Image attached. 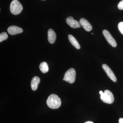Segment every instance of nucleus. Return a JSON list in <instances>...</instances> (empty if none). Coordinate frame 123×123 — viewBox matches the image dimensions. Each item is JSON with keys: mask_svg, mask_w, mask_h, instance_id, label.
Returning a JSON list of instances; mask_svg holds the SVG:
<instances>
[{"mask_svg": "<svg viewBox=\"0 0 123 123\" xmlns=\"http://www.w3.org/2000/svg\"><path fill=\"white\" fill-rule=\"evenodd\" d=\"M48 106L52 109H57L60 106L61 101L57 95L52 94L49 97L47 100Z\"/></svg>", "mask_w": 123, "mask_h": 123, "instance_id": "1", "label": "nucleus"}, {"mask_svg": "<svg viewBox=\"0 0 123 123\" xmlns=\"http://www.w3.org/2000/svg\"><path fill=\"white\" fill-rule=\"evenodd\" d=\"M10 10L11 13L14 15H17L22 11L23 6L18 1L13 0L10 4Z\"/></svg>", "mask_w": 123, "mask_h": 123, "instance_id": "2", "label": "nucleus"}, {"mask_svg": "<svg viewBox=\"0 0 123 123\" xmlns=\"http://www.w3.org/2000/svg\"><path fill=\"white\" fill-rule=\"evenodd\" d=\"M76 73L74 69L71 68L66 71L63 80L70 84L74 83L76 79Z\"/></svg>", "mask_w": 123, "mask_h": 123, "instance_id": "3", "label": "nucleus"}, {"mask_svg": "<svg viewBox=\"0 0 123 123\" xmlns=\"http://www.w3.org/2000/svg\"><path fill=\"white\" fill-rule=\"evenodd\" d=\"M100 98L105 103L111 104L114 101V95L110 90H106L101 95Z\"/></svg>", "mask_w": 123, "mask_h": 123, "instance_id": "4", "label": "nucleus"}, {"mask_svg": "<svg viewBox=\"0 0 123 123\" xmlns=\"http://www.w3.org/2000/svg\"><path fill=\"white\" fill-rule=\"evenodd\" d=\"M103 34L109 44L114 47H116L117 43L115 40L108 31L104 30L103 31Z\"/></svg>", "mask_w": 123, "mask_h": 123, "instance_id": "5", "label": "nucleus"}, {"mask_svg": "<svg viewBox=\"0 0 123 123\" xmlns=\"http://www.w3.org/2000/svg\"><path fill=\"white\" fill-rule=\"evenodd\" d=\"M102 67L110 79H111L112 81L116 82L117 80V79L114 74L110 67L106 64H103L102 66Z\"/></svg>", "mask_w": 123, "mask_h": 123, "instance_id": "6", "label": "nucleus"}, {"mask_svg": "<svg viewBox=\"0 0 123 123\" xmlns=\"http://www.w3.org/2000/svg\"><path fill=\"white\" fill-rule=\"evenodd\" d=\"M66 22L68 25L73 28H80L81 25L77 21L74 20L72 17H69L67 18Z\"/></svg>", "mask_w": 123, "mask_h": 123, "instance_id": "7", "label": "nucleus"}, {"mask_svg": "<svg viewBox=\"0 0 123 123\" xmlns=\"http://www.w3.org/2000/svg\"><path fill=\"white\" fill-rule=\"evenodd\" d=\"M23 30L19 27L16 26H11L7 29L8 33L11 35H14L20 34L23 32Z\"/></svg>", "mask_w": 123, "mask_h": 123, "instance_id": "8", "label": "nucleus"}, {"mask_svg": "<svg viewBox=\"0 0 123 123\" xmlns=\"http://www.w3.org/2000/svg\"><path fill=\"white\" fill-rule=\"evenodd\" d=\"M79 23L85 30L90 31L92 29V26L88 20L84 18H81L79 21Z\"/></svg>", "mask_w": 123, "mask_h": 123, "instance_id": "9", "label": "nucleus"}, {"mask_svg": "<svg viewBox=\"0 0 123 123\" xmlns=\"http://www.w3.org/2000/svg\"><path fill=\"white\" fill-rule=\"evenodd\" d=\"M49 42L51 44L55 43L56 39V33L53 30L49 29L48 32Z\"/></svg>", "mask_w": 123, "mask_h": 123, "instance_id": "10", "label": "nucleus"}, {"mask_svg": "<svg viewBox=\"0 0 123 123\" xmlns=\"http://www.w3.org/2000/svg\"><path fill=\"white\" fill-rule=\"evenodd\" d=\"M40 81V79L39 77L35 76L33 78L31 82V87L32 90L36 91L37 89Z\"/></svg>", "mask_w": 123, "mask_h": 123, "instance_id": "11", "label": "nucleus"}, {"mask_svg": "<svg viewBox=\"0 0 123 123\" xmlns=\"http://www.w3.org/2000/svg\"><path fill=\"white\" fill-rule=\"evenodd\" d=\"M69 40L73 46L77 49H79L80 48V46L77 40L73 35H69L68 36Z\"/></svg>", "mask_w": 123, "mask_h": 123, "instance_id": "12", "label": "nucleus"}, {"mask_svg": "<svg viewBox=\"0 0 123 123\" xmlns=\"http://www.w3.org/2000/svg\"><path fill=\"white\" fill-rule=\"evenodd\" d=\"M39 68L41 72L43 73H46L48 72L49 70L48 65L45 62L41 63L39 65Z\"/></svg>", "mask_w": 123, "mask_h": 123, "instance_id": "13", "label": "nucleus"}, {"mask_svg": "<svg viewBox=\"0 0 123 123\" xmlns=\"http://www.w3.org/2000/svg\"><path fill=\"white\" fill-rule=\"evenodd\" d=\"M8 35L5 32H2L0 34V42H1L8 38Z\"/></svg>", "mask_w": 123, "mask_h": 123, "instance_id": "14", "label": "nucleus"}, {"mask_svg": "<svg viewBox=\"0 0 123 123\" xmlns=\"http://www.w3.org/2000/svg\"><path fill=\"white\" fill-rule=\"evenodd\" d=\"M118 28L120 33L123 35V22H120L118 24Z\"/></svg>", "mask_w": 123, "mask_h": 123, "instance_id": "15", "label": "nucleus"}, {"mask_svg": "<svg viewBox=\"0 0 123 123\" xmlns=\"http://www.w3.org/2000/svg\"><path fill=\"white\" fill-rule=\"evenodd\" d=\"M118 8L119 9L122 10H123V0H121L119 2L118 5Z\"/></svg>", "mask_w": 123, "mask_h": 123, "instance_id": "16", "label": "nucleus"}, {"mask_svg": "<svg viewBox=\"0 0 123 123\" xmlns=\"http://www.w3.org/2000/svg\"><path fill=\"white\" fill-rule=\"evenodd\" d=\"M119 123H123V118H120L119 119Z\"/></svg>", "mask_w": 123, "mask_h": 123, "instance_id": "17", "label": "nucleus"}, {"mask_svg": "<svg viewBox=\"0 0 123 123\" xmlns=\"http://www.w3.org/2000/svg\"><path fill=\"white\" fill-rule=\"evenodd\" d=\"M94 123L93 122L91 121H86V122H85V123Z\"/></svg>", "mask_w": 123, "mask_h": 123, "instance_id": "18", "label": "nucleus"}, {"mask_svg": "<svg viewBox=\"0 0 123 123\" xmlns=\"http://www.w3.org/2000/svg\"><path fill=\"white\" fill-rule=\"evenodd\" d=\"M103 93V92L102 91H99V94H100V95L102 94Z\"/></svg>", "mask_w": 123, "mask_h": 123, "instance_id": "19", "label": "nucleus"}, {"mask_svg": "<svg viewBox=\"0 0 123 123\" xmlns=\"http://www.w3.org/2000/svg\"></svg>", "mask_w": 123, "mask_h": 123, "instance_id": "20", "label": "nucleus"}]
</instances>
